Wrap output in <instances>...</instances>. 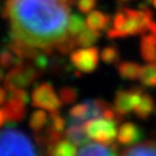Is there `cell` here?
I'll return each instance as SVG.
<instances>
[{
	"label": "cell",
	"instance_id": "cell-1",
	"mask_svg": "<svg viewBox=\"0 0 156 156\" xmlns=\"http://www.w3.org/2000/svg\"><path fill=\"white\" fill-rule=\"evenodd\" d=\"M12 41L49 55L69 36V7L60 0H6Z\"/></svg>",
	"mask_w": 156,
	"mask_h": 156
},
{
	"label": "cell",
	"instance_id": "cell-2",
	"mask_svg": "<svg viewBox=\"0 0 156 156\" xmlns=\"http://www.w3.org/2000/svg\"><path fill=\"white\" fill-rule=\"evenodd\" d=\"M151 19L153 13L145 5L141 6V11L123 8L113 16L112 27L108 30V37L116 39L144 34L151 22Z\"/></svg>",
	"mask_w": 156,
	"mask_h": 156
},
{
	"label": "cell",
	"instance_id": "cell-3",
	"mask_svg": "<svg viewBox=\"0 0 156 156\" xmlns=\"http://www.w3.org/2000/svg\"><path fill=\"white\" fill-rule=\"evenodd\" d=\"M0 156H38L36 146L27 134L14 127L0 131Z\"/></svg>",
	"mask_w": 156,
	"mask_h": 156
},
{
	"label": "cell",
	"instance_id": "cell-4",
	"mask_svg": "<svg viewBox=\"0 0 156 156\" xmlns=\"http://www.w3.org/2000/svg\"><path fill=\"white\" fill-rule=\"evenodd\" d=\"M41 75V68L35 62H30L28 60H22L16 66L9 69L6 74L4 84L5 89H24L29 87L35 80H37Z\"/></svg>",
	"mask_w": 156,
	"mask_h": 156
},
{
	"label": "cell",
	"instance_id": "cell-5",
	"mask_svg": "<svg viewBox=\"0 0 156 156\" xmlns=\"http://www.w3.org/2000/svg\"><path fill=\"white\" fill-rule=\"evenodd\" d=\"M84 129L89 139L108 146L115 142L118 134L117 122L104 117L88 120L87 123H84Z\"/></svg>",
	"mask_w": 156,
	"mask_h": 156
},
{
	"label": "cell",
	"instance_id": "cell-6",
	"mask_svg": "<svg viewBox=\"0 0 156 156\" xmlns=\"http://www.w3.org/2000/svg\"><path fill=\"white\" fill-rule=\"evenodd\" d=\"M106 106L108 103L102 100H90L80 104H75L68 111V123L84 124L90 119L98 118L102 116Z\"/></svg>",
	"mask_w": 156,
	"mask_h": 156
},
{
	"label": "cell",
	"instance_id": "cell-7",
	"mask_svg": "<svg viewBox=\"0 0 156 156\" xmlns=\"http://www.w3.org/2000/svg\"><path fill=\"white\" fill-rule=\"evenodd\" d=\"M31 103L36 108H41L49 112H56L60 109L62 102L56 94L53 87L48 82L38 84L31 94Z\"/></svg>",
	"mask_w": 156,
	"mask_h": 156
},
{
	"label": "cell",
	"instance_id": "cell-8",
	"mask_svg": "<svg viewBox=\"0 0 156 156\" xmlns=\"http://www.w3.org/2000/svg\"><path fill=\"white\" fill-rule=\"evenodd\" d=\"M100 58V52L96 48H82L73 51L71 62L81 73H91L96 69Z\"/></svg>",
	"mask_w": 156,
	"mask_h": 156
},
{
	"label": "cell",
	"instance_id": "cell-9",
	"mask_svg": "<svg viewBox=\"0 0 156 156\" xmlns=\"http://www.w3.org/2000/svg\"><path fill=\"white\" fill-rule=\"evenodd\" d=\"M141 95H142V91L139 88L118 90L113 101V109L122 118L124 116H127L139 102Z\"/></svg>",
	"mask_w": 156,
	"mask_h": 156
},
{
	"label": "cell",
	"instance_id": "cell-10",
	"mask_svg": "<svg viewBox=\"0 0 156 156\" xmlns=\"http://www.w3.org/2000/svg\"><path fill=\"white\" fill-rule=\"evenodd\" d=\"M142 135L144 133L136 124L127 122V123L122 124L120 127L118 128L117 139L119 144L124 146H129L138 144L142 138Z\"/></svg>",
	"mask_w": 156,
	"mask_h": 156
},
{
	"label": "cell",
	"instance_id": "cell-11",
	"mask_svg": "<svg viewBox=\"0 0 156 156\" xmlns=\"http://www.w3.org/2000/svg\"><path fill=\"white\" fill-rule=\"evenodd\" d=\"M2 110L6 115V119L9 123H19L26 117L27 113V104L22 101L9 97L4 104Z\"/></svg>",
	"mask_w": 156,
	"mask_h": 156
},
{
	"label": "cell",
	"instance_id": "cell-12",
	"mask_svg": "<svg viewBox=\"0 0 156 156\" xmlns=\"http://www.w3.org/2000/svg\"><path fill=\"white\" fill-rule=\"evenodd\" d=\"M78 156H117V147L98 142H87L81 146Z\"/></svg>",
	"mask_w": 156,
	"mask_h": 156
},
{
	"label": "cell",
	"instance_id": "cell-13",
	"mask_svg": "<svg viewBox=\"0 0 156 156\" xmlns=\"http://www.w3.org/2000/svg\"><path fill=\"white\" fill-rule=\"evenodd\" d=\"M42 156H78L76 145L68 139H60L43 151Z\"/></svg>",
	"mask_w": 156,
	"mask_h": 156
},
{
	"label": "cell",
	"instance_id": "cell-14",
	"mask_svg": "<svg viewBox=\"0 0 156 156\" xmlns=\"http://www.w3.org/2000/svg\"><path fill=\"white\" fill-rule=\"evenodd\" d=\"M120 156H156V142L146 141L124 149Z\"/></svg>",
	"mask_w": 156,
	"mask_h": 156
},
{
	"label": "cell",
	"instance_id": "cell-15",
	"mask_svg": "<svg viewBox=\"0 0 156 156\" xmlns=\"http://www.w3.org/2000/svg\"><path fill=\"white\" fill-rule=\"evenodd\" d=\"M66 139L71 140L76 146H83L88 142V135L84 129V124L69 123L68 127L65 129Z\"/></svg>",
	"mask_w": 156,
	"mask_h": 156
},
{
	"label": "cell",
	"instance_id": "cell-16",
	"mask_svg": "<svg viewBox=\"0 0 156 156\" xmlns=\"http://www.w3.org/2000/svg\"><path fill=\"white\" fill-rule=\"evenodd\" d=\"M111 22V16L100 11L90 12L86 19L87 27L93 29V30H96V31H101V30L106 29Z\"/></svg>",
	"mask_w": 156,
	"mask_h": 156
},
{
	"label": "cell",
	"instance_id": "cell-17",
	"mask_svg": "<svg viewBox=\"0 0 156 156\" xmlns=\"http://www.w3.org/2000/svg\"><path fill=\"white\" fill-rule=\"evenodd\" d=\"M154 110H155V101L153 100L151 95L142 93L139 102L134 106V113L140 119H147L148 117H151V115L154 112Z\"/></svg>",
	"mask_w": 156,
	"mask_h": 156
},
{
	"label": "cell",
	"instance_id": "cell-18",
	"mask_svg": "<svg viewBox=\"0 0 156 156\" xmlns=\"http://www.w3.org/2000/svg\"><path fill=\"white\" fill-rule=\"evenodd\" d=\"M49 123H50V116H48V113L44 110H37L33 112L29 120V126L34 134H38L42 133L49 126Z\"/></svg>",
	"mask_w": 156,
	"mask_h": 156
},
{
	"label": "cell",
	"instance_id": "cell-19",
	"mask_svg": "<svg viewBox=\"0 0 156 156\" xmlns=\"http://www.w3.org/2000/svg\"><path fill=\"white\" fill-rule=\"evenodd\" d=\"M142 67L133 62H124L118 65V73L126 80H138L141 74Z\"/></svg>",
	"mask_w": 156,
	"mask_h": 156
},
{
	"label": "cell",
	"instance_id": "cell-20",
	"mask_svg": "<svg viewBox=\"0 0 156 156\" xmlns=\"http://www.w3.org/2000/svg\"><path fill=\"white\" fill-rule=\"evenodd\" d=\"M100 31H96L90 28H86L81 34H79L75 37L76 44L81 48H90L93 44H95L100 38Z\"/></svg>",
	"mask_w": 156,
	"mask_h": 156
},
{
	"label": "cell",
	"instance_id": "cell-21",
	"mask_svg": "<svg viewBox=\"0 0 156 156\" xmlns=\"http://www.w3.org/2000/svg\"><path fill=\"white\" fill-rule=\"evenodd\" d=\"M139 80L146 87H156V62H148L142 67Z\"/></svg>",
	"mask_w": 156,
	"mask_h": 156
},
{
	"label": "cell",
	"instance_id": "cell-22",
	"mask_svg": "<svg viewBox=\"0 0 156 156\" xmlns=\"http://www.w3.org/2000/svg\"><path fill=\"white\" fill-rule=\"evenodd\" d=\"M86 20L81 15L73 14L68 21V34L73 37H76L79 34H81L86 29Z\"/></svg>",
	"mask_w": 156,
	"mask_h": 156
},
{
	"label": "cell",
	"instance_id": "cell-23",
	"mask_svg": "<svg viewBox=\"0 0 156 156\" xmlns=\"http://www.w3.org/2000/svg\"><path fill=\"white\" fill-rule=\"evenodd\" d=\"M20 62H22V59L19 58L12 50L4 49V50L0 51V67H2L4 69L5 68H13Z\"/></svg>",
	"mask_w": 156,
	"mask_h": 156
},
{
	"label": "cell",
	"instance_id": "cell-24",
	"mask_svg": "<svg viewBox=\"0 0 156 156\" xmlns=\"http://www.w3.org/2000/svg\"><path fill=\"white\" fill-rule=\"evenodd\" d=\"M101 59L105 64L112 65V64H117L120 59V53L119 50L117 49V46H113V45H109L104 48L102 52H101Z\"/></svg>",
	"mask_w": 156,
	"mask_h": 156
},
{
	"label": "cell",
	"instance_id": "cell-25",
	"mask_svg": "<svg viewBox=\"0 0 156 156\" xmlns=\"http://www.w3.org/2000/svg\"><path fill=\"white\" fill-rule=\"evenodd\" d=\"M140 52L142 59L147 62H156V48L155 45L141 41L140 44Z\"/></svg>",
	"mask_w": 156,
	"mask_h": 156
},
{
	"label": "cell",
	"instance_id": "cell-26",
	"mask_svg": "<svg viewBox=\"0 0 156 156\" xmlns=\"http://www.w3.org/2000/svg\"><path fill=\"white\" fill-rule=\"evenodd\" d=\"M59 97L64 104H72L78 98V93L72 87H64L59 90Z\"/></svg>",
	"mask_w": 156,
	"mask_h": 156
},
{
	"label": "cell",
	"instance_id": "cell-27",
	"mask_svg": "<svg viewBox=\"0 0 156 156\" xmlns=\"http://www.w3.org/2000/svg\"><path fill=\"white\" fill-rule=\"evenodd\" d=\"M66 120L58 111L51 112L50 115V125L58 132H64L66 127Z\"/></svg>",
	"mask_w": 156,
	"mask_h": 156
},
{
	"label": "cell",
	"instance_id": "cell-28",
	"mask_svg": "<svg viewBox=\"0 0 156 156\" xmlns=\"http://www.w3.org/2000/svg\"><path fill=\"white\" fill-rule=\"evenodd\" d=\"M141 41H145L147 43L156 45V22L151 21V22L149 23V26L147 27L146 31L142 34Z\"/></svg>",
	"mask_w": 156,
	"mask_h": 156
},
{
	"label": "cell",
	"instance_id": "cell-29",
	"mask_svg": "<svg viewBox=\"0 0 156 156\" xmlns=\"http://www.w3.org/2000/svg\"><path fill=\"white\" fill-rule=\"evenodd\" d=\"M78 9L83 14H89L97 5V0H78Z\"/></svg>",
	"mask_w": 156,
	"mask_h": 156
},
{
	"label": "cell",
	"instance_id": "cell-30",
	"mask_svg": "<svg viewBox=\"0 0 156 156\" xmlns=\"http://www.w3.org/2000/svg\"><path fill=\"white\" fill-rule=\"evenodd\" d=\"M9 97L13 98H17V100L22 101L26 104H28L29 101H30V96L24 89H14L9 91Z\"/></svg>",
	"mask_w": 156,
	"mask_h": 156
},
{
	"label": "cell",
	"instance_id": "cell-31",
	"mask_svg": "<svg viewBox=\"0 0 156 156\" xmlns=\"http://www.w3.org/2000/svg\"><path fill=\"white\" fill-rule=\"evenodd\" d=\"M7 98H8V97H7V94H6V89L0 87V105L5 104Z\"/></svg>",
	"mask_w": 156,
	"mask_h": 156
},
{
	"label": "cell",
	"instance_id": "cell-32",
	"mask_svg": "<svg viewBox=\"0 0 156 156\" xmlns=\"http://www.w3.org/2000/svg\"><path fill=\"white\" fill-rule=\"evenodd\" d=\"M5 122H7L5 112H4V110H2V109H0V127H1V126L5 124Z\"/></svg>",
	"mask_w": 156,
	"mask_h": 156
},
{
	"label": "cell",
	"instance_id": "cell-33",
	"mask_svg": "<svg viewBox=\"0 0 156 156\" xmlns=\"http://www.w3.org/2000/svg\"><path fill=\"white\" fill-rule=\"evenodd\" d=\"M60 1H62L64 4H66L67 6H72L74 2H76L78 0H60Z\"/></svg>",
	"mask_w": 156,
	"mask_h": 156
},
{
	"label": "cell",
	"instance_id": "cell-34",
	"mask_svg": "<svg viewBox=\"0 0 156 156\" xmlns=\"http://www.w3.org/2000/svg\"><path fill=\"white\" fill-rule=\"evenodd\" d=\"M5 74H4V68L2 67H0V81L1 80H5Z\"/></svg>",
	"mask_w": 156,
	"mask_h": 156
},
{
	"label": "cell",
	"instance_id": "cell-35",
	"mask_svg": "<svg viewBox=\"0 0 156 156\" xmlns=\"http://www.w3.org/2000/svg\"><path fill=\"white\" fill-rule=\"evenodd\" d=\"M128 1H131V0H118V2H120V4H125V2H128Z\"/></svg>",
	"mask_w": 156,
	"mask_h": 156
},
{
	"label": "cell",
	"instance_id": "cell-36",
	"mask_svg": "<svg viewBox=\"0 0 156 156\" xmlns=\"http://www.w3.org/2000/svg\"><path fill=\"white\" fill-rule=\"evenodd\" d=\"M153 4H154V7L156 8V0H154V2H153Z\"/></svg>",
	"mask_w": 156,
	"mask_h": 156
},
{
	"label": "cell",
	"instance_id": "cell-37",
	"mask_svg": "<svg viewBox=\"0 0 156 156\" xmlns=\"http://www.w3.org/2000/svg\"><path fill=\"white\" fill-rule=\"evenodd\" d=\"M147 1H151V0H147Z\"/></svg>",
	"mask_w": 156,
	"mask_h": 156
}]
</instances>
